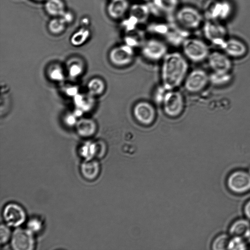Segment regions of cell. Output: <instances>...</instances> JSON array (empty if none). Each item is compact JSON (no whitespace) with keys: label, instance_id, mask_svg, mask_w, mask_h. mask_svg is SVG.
<instances>
[{"label":"cell","instance_id":"cell-19","mask_svg":"<svg viewBox=\"0 0 250 250\" xmlns=\"http://www.w3.org/2000/svg\"><path fill=\"white\" fill-rule=\"evenodd\" d=\"M80 172L87 181L96 180L100 173V165L98 161L92 159L84 160L80 166Z\"/></svg>","mask_w":250,"mask_h":250},{"label":"cell","instance_id":"cell-18","mask_svg":"<svg viewBox=\"0 0 250 250\" xmlns=\"http://www.w3.org/2000/svg\"><path fill=\"white\" fill-rule=\"evenodd\" d=\"M221 47L230 58H240L247 52L246 44L237 39H226Z\"/></svg>","mask_w":250,"mask_h":250},{"label":"cell","instance_id":"cell-13","mask_svg":"<svg viewBox=\"0 0 250 250\" xmlns=\"http://www.w3.org/2000/svg\"><path fill=\"white\" fill-rule=\"evenodd\" d=\"M133 47L125 43L113 48L110 52V59L114 64L124 66L131 62L133 59Z\"/></svg>","mask_w":250,"mask_h":250},{"label":"cell","instance_id":"cell-29","mask_svg":"<svg viewBox=\"0 0 250 250\" xmlns=\"http://www.w3.org/2000/svg\"><path fill=\"white\" fill-rule=\"evenodd\" d=\"M0 242L1 245L6 244L12 237L11 231L7 224H1L0 227Z\"/></svg>","mask_w":250,"mask_h":250},{"label":"cell","instance_id":"cell-6","mask_svg":"<svg viewBox=\"0 0 250 250\" xmlns=\"http://www.w3.org/2000/svg\"><path fill=\"white\" fill-rule=\"evenodd\" d=\"M162 104L165 113L169 117H174L178 116L183 109V97L180 92L168 90Z\"/></svg>","mask_w":250,"mask_h":250},{"label":"cell","instance_id":"cell-15","mask_svg":"<svg viewBox=\"0 0 250 250\" xmlns=\"http://www.w3.org/2000/svg\"><path fill=\"white\" fill-rule=\"evenodd\" d=\"M149 2L151 13L160 16H173L179 7V0H151Z\"/></svg>","mask_w":250,"mask_h":250},{"label":"cell","instance_id":"cell-31","mask_svg":"<svg viewBox=\"0 0 250 250\" xmlns=\"http://www.w3.org/2000/svg\"><path fill=\"white\" fill-rule=\"evenodd\" d=\"M89 88L95 94H100L104 89V83L99 80H94L91 81L89 85Z\"/></svg>","mask_w":250,"mask_h":250},{"label":"cell","instance_id":"cell-20","mask_svg":"<svg viewBox=\"0 0 250 250\" xmlns=\"http://www.w3.org/2000/svg\"><path fill=\"white\" fill-rule=\"evenodd\" d=\"M250 221L247 218L235 220L229 227V234L230 236H239L246 239L250 233Z\"/></svg>","mask_w":250,"mask_h":250},{"label":"cell","instance_id":"cell-38","mask_svg":"<svg viewBox=\"0 0 250 250\" xmlns=\"http://www.w3.org/2000/svg\"><path fill=\"white\" fill-rule=\"evenodd\" d=\"M77 89L75 88H69L67 90V93L70 95H75L76 93Z\"/></svg>","mask_w":250,"mask_h":250},{"label":"cell","instance_id":"cell-24","mask_svg":"<svg viewBox=\"0 0 250 250\" xmlns=\"http://www.w3.org/2000/svg\"><path fill=\"white\" fill-rule=\"evenodd\" d=\"M90 36L88 27L81 26L71 36V42L74 45H80L85 42Z\"/></svg>","mask_w":250,"mask_h":250},{"label":"cell","instance_id":"cell-12","mask_svg":"<svg viewBox=\"0 0 250 250\" xmlns=\"http://www.w3.org/2000/svg\"><path fill=\"white\" fill-rule=\"evenodd\" d=\"M209 81V76L205 71L201 69H194L187 76L185 87L189 92H197L204 88Z\"/></svg>","mask_w":250,"mask_h":250},{"label":"cell","instance_id":"cell-4","mask_svg":"<svg viewBox=\"0 0 250 250\" xmlns=\"http://www.w3.org/2000/svg\"><path fill=\"white\" fill-rule=\"evenodd\" d=\"M182 45L185 55L193 62L202 61L209 54L208 45L199 39L188 37Z\"/></svg>","mask_w":250,"mask_h":250},{"label":"cell","instance_id":"cell-17","mask_svg":"<svg viewBox=\"0 0 250 250\" xmlns=\"http://www.w3.org/2000/svg\"><path fill=\"white\" fill-rule=\"evenodd\" d=\"M130 6L128 0H110L106 6V12L112 20H121L127 15Z\"/></svg>","mask_w":250,"mask_h":250},{"label":"cell","instance_id":"cell-14","mask_svg":"<svg viewBox=\"0 0 250 250\" xmlns=\"http://www.w3.org/2000/svg\"><path fill=\"white\" fill-rule=\"evenodd\" d=\"M208 58L209 65L213 71L230 72L232 62L230 58L225 52L214 51Z\"/></svg>","mask_w":250,"mask_h":250},{"label":"cell","instance_id":"cell-36","mask_svg":"<svg viewBox=\"0 0 250 250\" xmlns=\"http://www.w3.org/2000/svg\"><path fill=\"white\" fill-rule=\"evenodd\" d=\"M51 77L54 80H60L62 78V75L59 69H56L52 71Z\"/></svg>","mask_w":250,"mask_h":250},{"label":"cell","instance_id":"cell-34","mask_svg":"<svg viewBox=\"0 0 250 250\" xmlns=\"http://www.w3.org/2000/svg\"><path fill=\"white\" fill-rule=\"evenodd\" d=\"M167 90H168L166 89L163 86L158 88L155 94L156 102L162 104Z\"/></svg>","mask_w":250,"mask_h":250},{"label":"cell","instance_id":"cell-7","mask_svg":"<svg viewBox=\"0 0 250 250\" xmlns=\"http://www.w3.org/2000/svg\"><path fill=\"white\" fill-rule=\"evenodd\" d=\"M227 30L217 21L207 20L203 25L205 38L213 44L220 47L226 40Z\"/></svg>","mask_w":250,"mask_h":250},{"label":"cell","instance_id":"cell-26","mask_svg":"<svg viewBox=\"0 0 250 250\" xmlns=\"http://www.w3.org/2000/svg\"><path fill=\"white\" fill-rule=\"evenodd\" d=\"M230 236L229 234L221 233L217 235L213 240L211 248L214 250H225L228 246Z\"/></svg>","mask_w":250,"mask_h":250},{"label":"cell","instance_id":"cell-10","mask_svg":"<svg viewBox=\"0 0 250 250\" xmlns=\"http://www.w3.org/2000/svg\"><path fill=\"white\" fill-rule=\"evenodd\" d=\"M11 247L15 250H32L35 247V240L29 229H18L12 235Z\"/></svg>","mask_w":250,"mask_h":250},{"label":"cell","instance_id":"cell-27","mask_svg":"<svg viewBox=\"0 0 250 250\" xmlns=\"http://www.w3.org/2000/svg\"><path fill=\"white\" fill-rule=\"evenodd\" d=\"M247 241L239 236H230L228 249L230 250H244L247 249Z\"/></svg>","mask_w":250,"mask_h":250},{"label":"cell","instance_id":"cell-9","mask_svg":"<svg viewBox=\"0 0 250 250\" xmlns=\"http://www.w3.org/2000/svg\"><path fill=\"white\" fill-rule=\"evenodd\" d=\"M231 7L226 1H208L204 7V16L207 20L218 21L227 18Z\"/></svg>","mask_w":250,"mask_h":250},{"label":"cell","instance_id":"cell-8","mask_svg":"<svg viewBox=\"0 0 250 250\" xmlns=\"http://www.w3.org/2000/svg\"><path fill=\"white\" fill-rule=\"evenodd\" d=\"M2 217L9 226L16 227L23 223L26 218L23 208L15 203L7 204L3 208Z\"/></svg>","mask_w":250,"mask_h":250},{"label":"cell","instance_id":"cell-32","mask_svg":"<svg viewBox=\"0 0 250 250\" xmlns=\"http://www.w3.org/2000/svg\"><path fill=\"white\" fill-rule=\"evenodd\" d=\"M28 229L32 233L38 232L42 227V222L38 219L33 218L30 219L27 224Z\"/></svg>","mask_w":250,"mask_h":250},{"label":"cell","instance_id":"cell-41","mask_svg":"<svg viewBox=\"0 0 250 250\" xmlns=\"http://www.w3.org/2000/svg\"><path fill=\"white\" fill-rule=\"evenodd\" d=\"M246 240L248 243L250 244V233L246 238Z\"/></svg>","mask_w":250,"mask_h":250},{"label":"cell","instance_id":"cell-42","mask_svg":"<svg viewBox=\"0 0 250 250\" xmlns=\"http://www.w3.org/2000/svg\"><path fill=\"white\" fill-rule=\"evenodd\" d=\"M140 0L143 2H150L151 1V0Z\"/></svg>","mask_w":250,"mask_h":250},{"label":"cell","instance_id":"cell-3","mask_svg":"<svg viewBox=\"0 0 250 250\" xmlns=\"http://www.w3.org/2000/svg\"><path fill=\"white\" fill-rule=\"evenodd\" d=\"M151 13L149 4L142 2L131 5L122 21L121 26L124 31L139 27L147 22Z\"/></svg>","mask_w":250,"mask_h":250},{"label":"cell","instance_id":"cell-21","mask_svg":"<svg viewBox=\"0 0 250 250\" xmlns=\"http://www.w3.org/2000/svg\"><path fill=\"white\" fill-rule=\"evenodd\" d=\"M124 32L125 43L133 48L142 45L146 41L145 31L139 27Z\"/></svg>","mask_w":250,"mask_h":250},{"label":"cell","instance_id":"cell-30","mask_svg":"<svg viewBox=\"0 0 250 250\" xmlns=\"http://www.w3.org/2000/svg\"><path fill=\"white\" fill-rule=\"evenodd\" d=\"M106 152V147L105 144L99 142L95 143V158L101 159L103 158Z\"/></svg>","mask_w":250,"mask_h":250},{"label":"cell","instance_id":"cell-2","mask_svg":"<svg viewBox=\"0 0 250 250\" xmlns=\"http://www.w3.org/2000/svg\"><path fill=\"white\" fill-rule=\"evenodd\" d=\"M173 16L177 24L188 32L198 28L203 20L202 13L190 5L179 6Z\"/></svg>","mask_w":250,"mask_h":250},{"label":"cell","instance_id":"cell-22","mask_svg":"<svg viewBox=\"0 0 250 250\" xmlns=\"http://www.w3.org/2000/svg\"><path fill=\"white\" fill-rule=\"evenodd\" d=\"M44 3L46 14L53 17H60L67 10L63 0H47Z\"/></svg>","mask_w":250,"mask_h":250},{"label":"cell","instance_id":"cell-5","mask_svg":"<svg viewBox=\"0 0 250 250\" xmlns=\"http://www.w3.org/2000/svg\"><path fill=\"white\" fill-rule=\"evenodd\" d=\"M228 189L236 194H244L250 191V171L236 170L231 172L226 181Z\"/></svg>","mask_w":250,"mask_h":250},{"label":"cell","instance_id":"cell-11","mask_svg":"<svg viewBox=\"0 0 250 250\" xmlns=\"http://www.w3.org/2000/svg\"><path fill=\"white\" fill-rule=\"evenodd\" d=\"M143 55L149 60L156 61L167 54L166 44L160 40L152 38L145 41L142 45Z\"/></svg>","mask_w":250,"mask_h":250},{"label":"cell","instance_id":"cell-23","mask_svg":"<svg viewBox=\"0 0 250 250\" xmlns=\"http://www.w3.org/2000/svg\"><path fill=\"white\" fill-rule=\"evenodd\" d=\"M67 24L61 17L52 18L48 22L47 28L52 35H59L65 30Z\"/></svg>","mask_w":250,"mask_h":250},{"label":"cell","instance_id":"cell-16","mask_svg":"<svg viewBox=\"0 0 250 250\" xmlns=\"http://www.w3.org/2000/svg\"><path fill=\"white\" fill-rule=\"evenodd\" d=\"M133 115L140 123L149 125L151 124L155 117V111L153 106L146 102L137 103L133 108Z\"/></svg>","mask_w":250,"mask_h":250},{"label":"cell","instance_id":"cell-33","mask_svg":"<svg viewBox=\"0 0 250 250\" xmlns=\"http://www.w3.org/2000/svg\"><path fill=\"white\" fill-rule=\"evenodd\" d=\"M60 17L67 25L73 23L75 19V15L70 10H66Z\"/></svg>","mask_w":250,"mask_h":250},{"label":"cell","instance_id":"cell-35","mask_svg":"<svg viewBox=\"0 0 250 250\" xmlns=\"http://www.w3.org/2000/svg\"><path fill=\"white\" fill-rule=\"evenodd\" d=\"M243 212L246 218L250 220V200H248L244 205Z\"/></svg>","mask_w":250,"mask_h":250},{"label":"cell","instance_id":"cell-37","mask_svg":"<svg viewBox=\"0 0 250 250\" xmlns=\"http://www.w3.org/2000/svg\"><path fill=\"white\" fill-rule=\"evenodd\" d=\"M81 71V68L78 65H73L70 70V74L72 76L78 75Z\"/></svg>","mask_w":250,"mask_h":250},{"label":"cell","instance_id":"cell-28","mask_svg":"<svg viewBox=\"0 0 250 250\" xmlns=\"http://www.w3.org/2000/svg\"><path fill=\"white\" fill-rule=\"evenodd\" d=\"M80 154L85 160L95 158V143H85L81 147Z\"/></svg>","mask_w":250,"mask_h":250},{"label":"cell","instance_id":"cell-39","mask_svg":"<svg viewBox=\"0 0 250 250\" xmlns=\"http://www.w3.org/2000/svg\"><path fill=\"white\" fill-rule=\"evenodd\" d=\"M67 122L70 124H72L75 122V118L73 116H69L67 118Z\"/></svg>","mask_w":250,"mask_h":250},{"label":"cell","instance_id":"cell-40","mask_svg":"<svg viewBox=\"0 0 250 250\" xmlns=\"http://www.w3.org/2000/svg\"><path fill=\"white\" fill-rule=\"evenodd\" d=\"M37 3H44L47 0H31Z\"/></svg>","mask_w":250,"mask_h":250},{"label":"cell","instance_id":"cell-25","mask_svg":"<svg viewBox=\"0 0 250 250\" xmlns=\"http://www.w3.org/2000/svg\"><path fill=\"white\" fill-rule=\"evenodd\" d=\"M209 81L214 85L221 86L227 84L230 79V72H214L209 76Z\"/></svg>","mask_w":250,"mask_h":250},{"label":"cell","instance_id":"cell-1","mask_svg":"<svg viewBox=\"0 0 250 250\" xmlns=\"http://www.w3.org/2000/svg\"><path fill=\"white\" fill-rule=\"evenodd\" d=\"M163 58L161 70L163 86L167 90H173L185 79L188 64L183 56L177 52L167 54Z\"/></svg>","mask_w":250,"mask_h":250}]
</instances>
